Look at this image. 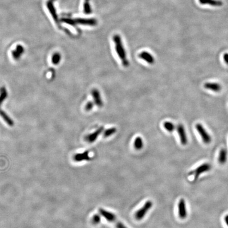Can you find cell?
<instances>
[{
  "mask_svg": "<svg viewBox=\"0 0 228 228\" xmlns=\"http://www.w3.org/2000/svg\"><path fill=\"white\" fill-rule=\"evenodd\" d=\"M8 96L7 92L4 87L0 88V106L2 105L4 101L7 98Z\"/></svg>",
  "mask_w": 228,
  "mask_h": 228,
  "instance_id": "cell-20",
  "label": "cell"
},
{
  "mask_svg": "<svg viewBox=\"0 0 228 228\" xmlns=\"http://www.w3.org/2000/svg\"><path fill=\"white\" fill-rule=\"evenodd\" d=\"M210 169L211 166L209 164H203L199 166V167H197L195 170L190 172L189 175H193L194 176V179L196 180L197 179H198V177L200 175L206 172H208L209 171H210Z\"/></svg>",
  "mask_w": 228,
  "mask_h": 228,
  "instance_id": "cell-4",
  "label": "cell"
},
{
  "mask_svg": "<svg viewBox=\"0 0 228 228\" xmlns=\"http://www.w3.org/2000/svg\"><path fill=\"white\" fill-rule=\"evenodd\" d=\"M144 144L143 139L141 137H136L134 142V147L136 150H141L143 148Z\"/></svg>",
  "mask_w": 228,
  "mask_h": 228,
  "instance_id": "cell-19",
  "label": "cell"
},
{
  "mask_svg": "<svg viewBox=\"0 0 228 228\" xmlns=\"http://www.w3.org/2000/svg\"><path fill=\"white\" fill-rule=\"evenodd\" d=\"M61 60V56L60 54L56 52L52 57V63L54 65H58L60 63Z\"/></svg>",
  "mask_w": 228,
  "mask_h": 228,
  "instance_id": "cell-22",
  "label": "cell"
},
{
  "mask_svg": "<svg viewBox=\"0 0 228 228\" xmlns=\"http://www.w3.org/2000/svg\"><path fill=\"white\" fill-rule=\"evenodd\" d=\"M0 116L3 119V120L6 122L7 125L10 126L14 125V121L12 119L7 115L4 111L0 109Z\"/></svg>",
  "mask_w": 228,
  "mask_h": 228,
  "instance_id": "cell-17",
  "label": "cell"
},
{
  "mask_svg": "<svg viewBox=\"0 0 228 228\" xmlns=\"http://www.w3.org/2000/svg\"><path fill=\"white\" fill-rule=\"evenodd\" d=\"M92 95L94 99V103L96 104V105L98 107H102L103 106V100L101 99V94L98 90L95 88L92 90Z\"/></svg>",
  "mask_w": 228,
  "mask_h": 228,
  "instance_id": "cell-10",
  "label": "cell"
},
{
  "mask_svg": "<svg viewBox=\"0 0 228 228\" xmlns=\"http://www.w3.org/2000/svg\"><path fill=\"white\" fill-rule=\"evenodd\" d=\"M195 127L199 134L200 135V136L201 137L204 143L205 144L210 143L211 141V138L210 135L204 129L203 126L200 124H197Z\"/></svg>",
  "mask_w": 228,
  "mask_h": 228,
  "instance_id": "cell-5",
  "label": "cell"
},
{
  "mask_svg": "<svg viewBox=\"0 0 228 228\" xmlns=\"http://www.w3.org/2000/svg\"><path fill=\"white\" fill-rule=\"evenodd\" d=\"M74 160L76 162H81L83 161H89L90 157L89 156V152L85 151L83 153H79L74 156Z\"/></svg>",
  "mask_w": 228,
  "mask_h": 228,
  "instance_id": "cell-14",
  "label": "cell"
},
{
  "mask_svg": "<svg viewBox=\"0 0 228 228\" xmlns=\"http://www.w3.org/2000/svg\"><path fill=\"white\" fill-rule=\"evenodd\" d=\"M116 228H127L123 223L121 222H117L116 224Z\"/></svg>",
  "mask_w": 228,
  "mask_h": 228,
  "instance_id": "cell-27",
  "label": "cell"
},
{
  "mask_svg": "<svg viewBox=\"0 0 228 228\" xmlns=\"http://www.w3.org/2000/svg\"><path fill=\"white\" fill-rule=\"evenodd\" d=\"M117 129L115 127H112L108 128L107 130H105L104 131L103 133V136L104 137H108L111 136L112 135L115 134L116 133Z\"/></svg>",
  "mask_w": 228,
  "mask_h": 228,
  "instance_id": "cell-23",
  "label": "cell"
},
{
  "mask_svg": "<svg viewBox=\"0 0 228 228\" xmlns=\"http://www.w3.org/2000/svg\"><path fill=\"white\" fill-rule=\"evenodd\" d=\"M99 212L100 215L108 222H113L115 221L116 220V217L113 213L106 210L105 209H101V208L99 209Z\"/></svg>",
  "mask_w": 228,
  "mask_h": 228,
  "instance_id": "cell-9",
  "label": "cell"
},
{
  "mask_svg": "<svg viewBox=\"0 0 228 228\" xmlns=\"http://www.w3.org/2000/svg\"><path fill=\"white\" fill-rule=\"evenodd\" d=\"M227 160V152L225 149L220 150L218 156V162L221 164L226 163Z\"/></svg>",
  "mask_w": 228,
  "mask_h": 228,
  "instance_id": "cell-16",
  "label": "cell"
},
{
  "mask_svg": "<svg viewBox=\"0 0 228 228\" xmlns=\"http://www.w3.org/2000/svg\"><path fill=\"white\" fill-rule=\"evenodd\" d=\"M199 2L202 4L211 5L212 6H215V7H219L222 4V3L219 1L216 0H199Z\"/></svg>",
  "mask_w": 228,
  "mask_h": 228,
  "instance_id": "cell-18",
  "label": "cell"
},
{
  "mask_svg": "<svg viewBox=\"0 0 228 228\" xmlns=\"http://www.w3.org/2000/svg\"><path fill=\"white\" fill-rule=\"evenodd\" d=\"M153 202L151 201H148L146 202L142 208L137 211L135 214V218L137 220H141L145 216L148 211L153 206Z\"/></svg>",
  "mask_w": 228,
  "mask_h": 228,
  "instance_id": "cell-3",
  "label": "cell"
},
{
  "mask_svg": "<svg viewBox=\"0 0 228 228\" xmlns=\"http://www.w3.org/2000/svg\"><path fill=\"white\" fill-rule=\"evenodd\" d=\"M224 221L228 227V215H226V217H224Z\"/></svg>",
  "mask_w": 228,
  "mask_h": 228,
  "instance_id": "cell-29",
  "label": "cell"
},
{
  "mask_svg": "<svg viewBox=\"0 0 228 228\" xmlns=\"http://www.w3.org/2000/svg\"><path fill=\"white\" fill-rule=\"evenodd\" d=\"M54 1L55 0H48V1L47 3V5L48 8L49 10L50 13L51 14L52 16L54 18V20L55 21L56 23L59 25V21L58 16L56 13V10L54 9V3H53Z\"/></svg>",
  "mask_w": 228,
  "mask_h": 228,
  "instance_id": "cell-12",
  "label": "cell"
},
{
  "mask_svg": "<svg viewBox=\"0 0 228 228\" xmlns=\"http://www.w3.org/2000/svg\"><path fill=\"white\" fill-rule=\"evenodd\" d=\"M101 221V216L98 215H95L92 218V223L94 224H98Z\"/></svg>",
  "mask_w": 228,
  "mask_h": 228,
  "instance_id": "cell-25",
  "label": "cell"
},
{
  "mask_svg": "<svg viewBox=\"0 0 228 228\" xmlns=\"http://www.w3.org/2000/svg\"><path fill=\"white\" fill-rule=\"evenodd\" d=\"M113 41L115 43V50L119 58L121 59L122 65L124 67H128L129 65V61L128 60L125 50L123 45L121 37L116 34L113 37Z\"/></svg>",
  "mask_w": 228,
  "mask_h": 228,
  "instance_id": "cell-1",
  "label": "cell"
},
{
  "mask_svg": "<svg viewBox=\"0 0 228 228\" xmlns=\"http://www.w3.org/2000/svg\"><path fill=\"white\" fill-rule=\"evenodd\" d=\"M104 128L103 126H101L98 128L97 130H96L95 132H94L92 134L88 135L87 136L85 137V141H87L88 143H94L96 141L99 135L104 131Z\"/></svg>",
  "mask_w": 228,
  "mask_h": 228,
  "instance_id": "cell-8",
  "label": "cell"
},
{
  "mask_svg": "<svg viewBox=\"0 0 228 228\" xmlns=\"http://www.w3.org/2000/svg\"><path fill=\"white\" fill-rule=\"evenodd\" d=\"M177 130L180 139L181 143L183 145H186L188 143V137L183 125L182 124H179L177 126Z\"/></svg>",
  "mask_w": 228,
  "mask_h": 228,
  "instance_id": "cell-6",
  "label": "cell"
},
{
  "mask_svg": "<svg viewBox=\"0 0 228 228\" xmlns=\"http://www.w3.org/2000/svg\"><path fill=\"white\" fill-rule=\"evenodd\" d=\"M204 87L207 89L212 90L213 92H219L221 89V86L218 83H206L204 85Z\"/></svg>",
  "mask_w": 228,
  "mask_h": 228,
  "instance_id": "cell-15",
  "label": "cell"
},
{
  "mask_svg": "<svg viewBox=\"0 0 228 228\" xmlns=\"http://www.w3.org/2000/svg\"><path fill=\"white\" fill-rule=\"evenodd\" d=\"M61 22L67 23L72 26H75L78 24L83 25H88L90 26H94L97 24L96 20L94 19H72L70 18H63L61 20Z\"/></svg>",
  "mask_w": 228,
  "mask_h": 228,
  "instance_id": "cell-2",
  "label": "cell"
},
{
  "mask_svg": "<svg viewBox=\"0 0 228 228\" xmlns=\"http://www.w3.org/2000/svg\"><path fill=\"white\" fill-rule=\"evenodd\" d=\"M139 56L140 58L146 61L148 64L152 65L154 63L155 59L154 57L148 52L142 51L139 54Z\"/></svg>",
  "mask_w": 228,
  "mask_h": 228,
  "instance_id": "cell-13",
  "label": "cell"
},
{
  "mask_svg": "<svg viewBox=\"0 0 228 228\" xmlns=\"http://www.w3.org/2000/svg\"><path fill=\"white\" fill-rule=\"evenodd\" d=\"M179 216L181 219H184L187 217V209L186 201L183 199H181L178 204Z\"/></svg>",
  "mask_w": 228,
  "mask_h": 228,
  "instance_id": "cell-7",
  "label": "cell"
},
{
  "mask_svg": "<svg viewBox=\"0 0 228 228\" xmlns=\"http://www.w3.org/2000/svg\"><path fill=\"white\" fill-rule=\"evenodd\" d=\"M24 52V47H23L22 45H18L16 47V49L12 51V56L14 60H19Z\"/></svg>",
  "mask_w": 228,
  "mask_h": 228,
  "instance_id": "cell-11",
  "label": "cell"
},
{
  "mask_svg": "<svg viewBox=\"0 0 228 228\" xmlns=\"http://www.w3.org/2000/svg\"><path fill=\"white\" fill-rule=\"evenodd\" d=\"M163 127L168 132L172 133L175 130L174 124L171 121H165L163 124Z\"/></svg>",
  "mask_w": 228,
  "mask_h": 228,
  "instance_id": "cell-21",
  "label": "cell"
},
{
  "mask_svg": "<svg viewBox=\"0 0 228 228\" xmlns=\"http://www.w3.org/2000/svg\"><path fill=\"white\" fill-rule=\"evenodd\" d=\"M90 0H85L83 4V12L85 14H88L91 13L92 9L89 4Z\"/></svg>",
  "mask_w": 228,
  "mask_h": 228,
  "instance_id": "cell-24",
  "label": "cell"
},
{
  "mask_svg": "<svg viewBox=\"0 0 228 228\" xmlns=\"http://www.w3.org/2000/svg\"><path fill=\"white\" fill-rule=\"evenodd\" d=\"M224 60L226 62L227 64L228 65V54L226 53L224 55Z\"/></svg>",
  "mask_w": 228,
  "mask_h": 228,
  "instance_id": "cell-28",
  "label": "cell"
},
{
  "mask_svg": "<svg viewBox=\"0 0 228 228\" xmlns=\"http://www.w3.org/2000/svg\"><path fill=\"white\" fill-rule=\"evenodd\" d=\"M94 103L92 101H88L86 105L85 106V109L86 110V111L87 112H89L92 110V109L94 108Z\"/></svg>",
  "mask_w": 228,
  "mask_h": 228,
  "instance_id": "cell-26",
  "label": "cell"
}]
</instances>
